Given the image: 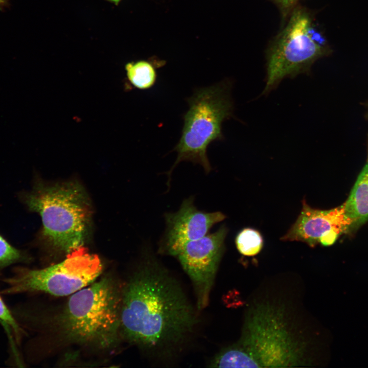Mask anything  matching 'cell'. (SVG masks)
I'll return each mask as SVG.
<instances>
[{
  "label": "cell",
  "instance_id": "obj_16",
  "mask_svg": "<svg viewBox=\"0 0 368 368\" xmlns=\"http://www.w3.org/2000/svg\"><path fill=\"white\" fill-rule=\"evenodd\" d=\"M284 11L292 8L299 0H274Z\"/></svg>",
  "mask_w": 368,
  "mask_h": 368
},
{
  "label": "cell",
  "instance_id": "obj_11",
  "mask_svg": "<svg viewBox=\"0 0 368 368\" xmlns=\"http://www.w3.org/2000/svg\"><path fill=\"white\" fill-rule=\"evenodd\" d=\"M345 214L352 221V229L368 220V153L350 194L344 203Z\"/></svg>",
  "mask_w": 368,
  "mask_h": 368
},
{
  "label": "cell",
  "instance_id": "obj_10",
  "mask_svg": "<svg viewBox=\"0 0 368 368\" xmlns=\"http://www.w3.org/2000/svg\"><path fill=\"white\" fill-rule=\"evenodd\" d=\"M352 224L345 214L344 203L334 209L320 210L310 207L304 201L297 219L282 239L302 241L310 246L319 242L331 245L341 234L352 229Z\"/></svg>",
  "mask_w": 368,
  "mask_h": 368
},
{
  "label": "cell",
  "instance_id": "obj_2",
  "mask_svg": "<svg viewBox=\"0 0 368 368\" xmlns=\"http://www.w3.org/2000/svg\"><path fill=\"white\" fill-rule=\"evenodd\" d=\"M20 200L42 221L40 242L49 250L67 254L82 248L89 233L91 206L83 187L77 181L49 184L41 180Z\"/></svg>",
  "mask_w": 368,
  "mask_h": 368
},
{
  "label": "cell",
  "instance_id": "obj_9",
  "mask_svg": "<svg viewBox=\"0 0 368 368\" xmlns=\"http://www.w3.org/2000/svg\"><path fill=\"white\" fill-rule=\"evenodd\" d=\"M166 229L158 244V252L174 257L187 243L208 234L216 224L224 220L221 212H206L198 210L193 197L185 199L175 212L164 215Z\"/></svg>",
  "mask_w": 368,
  "mask_h": 368
},
{
  "label": "cell",
  "instance_id": "obj_15",
  "mask_svg": "<svg viewBox=\"0 0 368 368\" xmlns=\"http://www.w3.org/2000/svg\"><path fill=\"white\" fill-rule=\"evenodd\" d=\"M32 257L25 251L11 245L0 235V275L7 267L16 263H29Z\"/></svg>",
  "mask_w": 368,
  "mask_h": 368
},
{
  "label": "cell",
  "instance_id": "obj_18",
  "mask_svg": "<svg viewBox=\"0 0 368 368\" xmlns=\"http://www.w3.org/2000/svg\"><path fill=\"white\" fill-rule=\"evenodd\" d=\"M6 0H0V5L4 4Z\"/></svg>",
  "mask_w": 368,
  "mask_h": 368
},
{
  "label": "cell",
  "instance_id": "obj_1",
  "mask_svg": "<svg viewBox=\"0 0 368 368\" xmlns=\"http://www.w3.org/2000/svg\"><path fill=\"white\" fill-rule=\"evenodd\" d=\"M144 255L122 287L121 337L151 354L168 356L188 339L197 318L179 284L151 250Z\"/></svg>",
  "mask_w": 368,
  "mask_h": 368
},
{
  "label": "cell",
  "instance_id": "obj_12",
  "mask_svg": "<svg viewBox=\"0 0 368 368\" xmlns=\"http://www.w3.org/2000/svg\"><path fill=\"white\" fill-rule=\"evenodd\" d=\"M163 65L164 63L155 64L147 60L129 62L125 65L127 79L130 84L137 89H149L156 82V68Z\"/></svg>",
  "mask_w": 368,
  "mask_h": 368
},
{
  "label": "cell",
  "instance_id": "obj_17",
  "mask_svg": "<svg viewBox=\"0 0 368 368\" xmlns=\"http://www.w3.org/2000/svg\"><path fill=\"white\" fill-rule=\"evenodd\" d=\"M107 1H109V2H111V3H114V4L117 5V4H118L119 3V2H120L121 0H107Z\"/></svg>",
  "mask_w": 368,
  "mask_h": 368
},
{
  "label": "cell",
  "instance_id": "obj_5",
  "mask_svg": "<svg viewBox=\"0 0 368 368\" xmlns=\"http://www.w3.org/2000/svg\"><path fill=\"white\" fill-rule=\"evenodd\" d=\"M231 87V82L224 80L196 89L187 99L189 109L183 116L181 135L174 148L177 157L167 173L168 186L173 169L182 161L201 165L206 174L212 170L207 149L212 143L224 139L222 125L233 117L234 110Z\"/></svg>",
  "mask_w": 368,
  "mask_h": 368
},
{
  "label": "cell",
  "instance_id": "obj_4",
  "mask_svg": "<svg viewBox=\"0 0 368 368\" xmlns=\"http://www.w3.org/2000/svg\"><path fill=\"white\" fill-rule=\"evenodd\" d=\"M287 308L266 302L248 312L241 339L236 344L250 367L291 366L306 364L305 345L295 335Z\"/></svg>",
  "mask_w": 368,
  "mask_h": 368
},
{
  "label": "cell",
  "instance_id": "obj_8",
  "mask_svg": "<svg viewBox=\"0 0 368 368\" xmlns=\"http://www.w3.org/2000/svg\"><path fill=\"white\" fill-rule=\"evenodd\" d=\"M227 231L222 225L215 232L186 243L174 257L192 283L198 310L209 304Z\"/></svg>",
  "mask_w": 368,
  "mask_h": 368
},
{
  "label": "cell",
  "instance_id": "obj_14",
  "mask_svg": "<svg viewBox=\"0 0 368 368\" xmlns=\"http://www.w3.org/2000/svg\"><path fill=\"white\" fill-rule=\"evenodd\" d=\"M263 238L260 233L252 228H246L237 235L235 243L240 254L246 256L258 254L263 246Z\"/></svg>",
  "mask_w": 368,
  "mask_h": 368
},
{
  "label": "cell",
  "instance_id": "obj_7",
  "mask_svg": "<svg viewBox=\"0 0 368 368\" xmlns=\"http://www.w3.org/2000/svg\"><path fill=\"white\" fill-rule=\"evenodd\" d=\"M102 271L103 265L98 256L81 248L68 254L61 262L47 267H14L11 276L2 279L6 287L1 293L71 295L96 281Z\"/></svg>",
  "mask_w": 368,
  "mask_h": 368
},
{
  "label": "cell",
  "instance_id": "obj_13",
  "mask_svg": "<svg viewBox=\"0 0 368 368\" xmlns=\"http://www.w3.org/2000/svg\"><path fill=\"white\" fill-rule=\"evenodd\" d=\"M0 324L7 335L14 363H20V356L17 349L21 343L26 332L17 320L12 310L7 306L1 295Z\"/></svg>",
  "mask_w": 368,
  "mask_h": 368
},
{
  "label": "cell",
  "instance_id": "obj_6",
  "mask_svg": "<svg viewBox=\"0 0 368 368\" xmlns=\"http://www.w3.org/2000/svg\"><path fill=\"white\" fill-rule=\"evenodd\" d=\"M330 53L311 15L302 9L294 10L267 53L262 94L275 89L284 78L310 75L314 63Z\"/></svg>",
  "mask_w": 368,
  "mask_h": 368
},
{
  "label": "cell",
  "instance_id": "obj_3",
  "mask_svg": "<svg viewBox=\"0 0 368 368\" xmlns=\"http://www.w3.org/2000/svg\"><path fill=\"white\" fill-rule=\"evenodd\" d=\"M122 287L106 275L71 295L58 318L64 339L96 350L113 348L121 337Z\"/></svg>",
  "mask_w": 368,
  "mask_h": 368
}]
</instances>
